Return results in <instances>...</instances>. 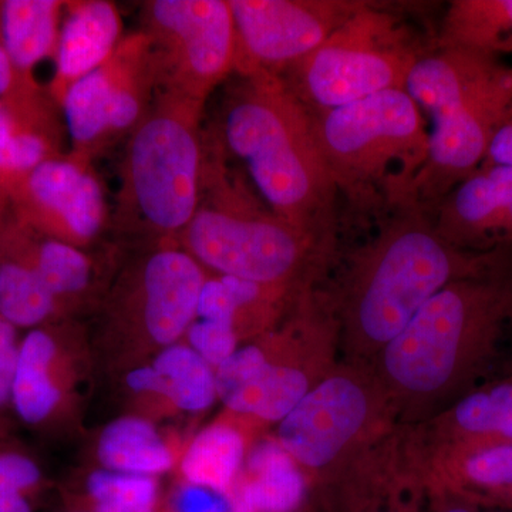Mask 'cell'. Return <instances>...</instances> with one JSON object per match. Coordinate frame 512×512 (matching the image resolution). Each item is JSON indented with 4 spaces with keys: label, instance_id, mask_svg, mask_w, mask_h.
Listing matches in <instances>:
<instances>
[{
    "label": "cell",
    "instance_id": "cell-1",
    "mask_svg": "<svg viewBox=\"0 0 512 512\" xmlns=\"http://www.w3.org/2000/svg\"><path fill=\"white\" fill-rule=\"evenodd\" d=\"M389 211L375 237L350 258L339 291L330 293L342 362L372 366L444 286L512 258V247L471 252L448 244L414 197Z\"/></svg>",
    "mask_w": 512,
    "mask_h": 512
},
{
    "label": "cell",
    "instance_id": "cell-2",
    "mask_svg": "<svg viewBox=\"0 0 512 512\" xmlns=\"http://www.w3.org/2000/svg\"><path fill=\"white\" fill-rule=\"evenodd\" d=\"M512 325V258L444 286L373 362L399 427L436 416L478 386Z\"/></svg>",
    "mask_w": 512,
    "mask_h": 512
},
{
    "label": "cell",
    "instance_id": "cell-3",
    "mask_svg": "<svg viewBox=\"0 0 512 512\" xmlns=\"http://www.w3.org/2000/svg\"><path fill=\"white\" fill-rule=\"evenodd\" d=\"M225 153L247 165L265 204L295 227L335 244L338 188L313 133L312 114L281 76H238L221 104Z\"/></svg>",
    "mask_w": 512,
    "mask_h": 512
},
{
    "label": "cell",
    "instance_id": "cell-4",
    "mask_svg": "<svg viewBox=\"0 0 512 512\" xmlns=\"http://www.w3.org/2000/svg\"><path fill=\"white\" fill-rule=\"evenodd\" d=\"M178 245L214 275L302 296L328 271L335 244L289 224L259 201L244 178L229 170L224 148L208 133L200 201Z\"/></svg>",
    "mask_w": 512,
    "mask_h": 512
},
{
    "label": "cell",
    "instance_id": "cell-5",
    "mask_svg": "<svg viewBox=\"0 0 512 512\" xmlns=\"http://www.w3.org/2000/svg\"><path fill=\"white\" fill-rule=\"evenodd\" d=\"M404 90L433 120L429 153L412 187L430 210L483 165L512 104V67L500 57L437 47L420 57Z\"/></svg>",
    "mask_w": 512,
    "mask_h": 512
},
{
    "label": "cell",
    "instance_id": "cell-6",
    "mask_svg": "<svg viewBox=\"0 0 512 512\" xmlns=\"http://www.w3.org/2000/svg\"><path fill=\"white\" fill-rule=\"evenodd\" d=\"M204 106L154 96L126 138L120 187L110 224L158 245L178 244L201 194Z\"/></svg>",
    "mask_w": 512,
    "mask_h": 512
},
{
    "label": "cell",
    "instance_id": "cell-7",
    "mask_svg": "<svg viewBox=\"0 0 512 512\" xmlns=\"http://www.w3.org/2000/svg\"><path fill=\"white\" fill-rule=\"evenodd\" d=\"M312 114L313 133L338 192L352 204L387 210L413 197L429 153L420 107L404 89L387 90Z\"/></svg>",
    "mask_w": 512,
    "mask_h": 512
},
{
    "label": "cell",
    "instance_id": "cell-8",
    "mask_svg": "<svg viewBox=\"0 0 512 512\" xmlns=\"http://www.w3.org/2000/svg\"><path fill=\"white\" fill-rule=\"evenodd\" d=\"M397 429L393 404L373 367L339 360L279 421L278 444L303 481L329 503L353 467Z\"/></svg>",
    "mask_w": 512,
    "mask_h": 512
},
{
    "label": "cell",
    "instance_id": "cell-9",
    "mask_svg": "<svg viewBox=\"0 0 512 512\" xmlns=\"http://www.w3.org/2000/svg\"><path fill=\"white\" fill-rule=\"evenodd\" d=\"M424 53L402 20L367 2L281 77L311 113H318L406 89Z\"/></svg>",
    "mask_w": 512,
    "mask_h": 512
},
{
    "label": "cell",
    "instance_id": "cell-10",
    "mask_svg": "<svg viewBox=\"0 0 512 512\" xmlns=\"http://www.w3.org/2000/svg\"><path fill=\"white\" fill-rule=\"evenodd\" d=\"M153 70L154 96L204 106L235 70L229 0H148L140 30Z\"/></svg>",
    "mask_w": 512,
    "mask_h": 512
},
{
    "label": "cell",
    "instance_id": "cell-11",
    "mask_svg": "<svg viewBox=\"0 0 512 512\" xmlns=\"http://www.w3.org/2000/svg\"><path fill=\"white\" fill-rule=\"evenodd\" d=\"M154 100V79L146 37H124L101 66L74 82L60 109L66 120L67 157L86 165L109 150L146 117Z\"/></svg>",
    "mask_w": 512,
    "mask_h": 512
},
{
    "label": "cell",
    "instance_id": "cell-12",
    "mask_svg": "<svg viewBox=\"0 0 512 512\" xmlns=\"http://www.w3.org/2000/svg\"><path fill=\"white\" fill-rule=\"evenodd\" d=\"M367 2L359 0H229L237 76H282L318 49Z\"/></svg>",
    "mask_w": 512,
    "mask_h": 512
},
{
    "label": "cell",
    "instance_id": "cell-13",
    "mask_svg": "<svg viewBox=\"0 0 512 512\" xmlns=\"http://www.w3.org/2000/svg\"><path fill=\"white\" fill-rule=\"evenodd\" d=\"M16 221L45 237L82 248L109 227L111 211L90 165L67 156L36 167L8 195Z\"/></svg>",
    "mask_w": 512,
    "mask_h": 512
},
{
    "label": "cell",
    "instance_id": "cell-14",
    "mask_svg": "<svg viewBox=\"0 0 512 512\" xmlns=\"http://www.w3.org/2000/svg\"><path fill=\"white\" fill-rule=\"evenodd\" d=\"M434 227L463 251L491 252L512 247V167L481 165L441 198Z\"/></svg>",
    "mask_w": 512,
    "mask_h": 512
},
{
    "label": "cell",
    "instance_id": "cell-15",
    "mask_svg": "<svg viewBox=\"0 0 512 512\" xmlns=\"http://www.w3.org/2000/svg\"><path fill=\"white\" fill-rule=\"evenodd\" d=\"M323 379L309 367L269 359L259 345L237 349L215 369L217 397L229 410L278 423Z\"/></svg>",
    "mask_w": 512,
    "mask_h": 512
},
{
    "label": "cell",
    "instance_id": "cell-16",
    "mask_svg": "<svg viewBox=\"0 0 512 512\" xmlns=\"http://www.w3.org/2000/svg\"><path fill=\"white\" fill-rule=\"evenodd\" d=\"M205 279L204 269L178 244L158 245L147 255L133 301L154 342L171 346L187 333L197 318Z\"/></svg>",
    "mask_w": 512,
    "mask_h": 512
},
{
    "label": "cell",
    "instance_id": "cell-17",
    "mask_svg": "<svg viewBox=\"0 0 512 512\" xmlns=\"http://www.w3.org/2000/svg\"><path fill=\"white\" fill-rule=\"evenodd\" d=\"M402 437L412 454L512 444V375L478 384L431 419L402 427Z\"/></svg>",
    "mask_w": 512,
    "mask_h": 512
},
{
    "label": "cell",
    "instance_id": "cell-18",
    "mask_svg": "<svg viewBox=\"0 0 512 512\" xmlns=\"http://www.w3.org/2000/svg\"><path fill=\"white\" fill-rule=\"evenodd\" d=\"M407 463L421 487L453 491L485 510L512 512V444L458 447L412 454Z\"/></svg>",
    "mask_w": 512,
    "mask_h": 512
},
{
    "label": "cell",
    "instance_id": "cell-19",
    "mask_svg": "<svg viewBox=\"0 0 512 512\" xmlns=\"http://www.w3.org/2000/svg\"><path fill=\"white\" fill-rule=\"evenodd\" d=\"M328 504L336 512H427L426 491L407 463L400 429L353 467Z\"/></svg>",
    "mask_w": 512,
    "mask_h": 512
},
{
    "label": "cell",
    "instance_id": "cell-20",
    "mask_svg": "<svg viewBox=\"0 0 512 512\" xmlns=\"http://www.w3.org/2000/svg\"><path fill=\"white\" fill-rule=\"evenodd\" d=\"M119 9L106 0L66 2L49 93L60 107L67 89L101 66L123 40Z\"/></svg>",
    "mask_w": 512,
    "mask_h": 512
},
{
    "label": "cell",
    "instance_id": "cell-21",
    "mask_svg": "<svg viewBox=\"0 0 512 512\" xmlns=\"http://www.w3.org/2000/svg\"><path fill=\"white\" fill-rule=\"evenodd\" d=\"M56 109L49 92L0 100V191L6 198L40 164L62 157Z\"/></svg>",
    "mask_w": 512,
    "mask_h": 512
},
{
    "label": "cell",
    "instance_id": "cell-22",
    "mask_svg": "<svg viewBox=\"0 0 512 512\" xmlns=\"http://www.w3.org/2000/svg\"><path fill=\"white\" fill-rule=\"evenodd\" d=\"M64 8L59 0H0V46L22 76L35 79L37 64L55 57Z\"/></svg>",
    "mask_w": 512,
    "mask_h": 512
},
{
    "label": "cell",
    "instance_id": "cell-23",
    "mask_svg": "<svg viewBox=\"0 0 512 512\" xmlns=\"http://www.w3.org/2000/svg\"><path fill=\"white\" fill-rule=\"evenodd\" d=\"M57 355L55 335L45 328L30 330L20 342L12 404L29 426L45 423L62 400L55 375Z\"/></svg>",
    "mask_w": 512,
    "mask_h": 512
},
{
    "label": "cell",
    "instance_id": "cell-24",
    "mask_svg": "<svg viewBox=\"0 0 512 512\" xmlns=\"http://www.w3.org/2000/svg\"><path fill=\"white\" fill-rule=\"evenodd\" d=\"M437 47L495 57L512 53V0H454L441 23Z\"/></svg>",
    "mask_w": 512,
    "mask_h": 512
},
{
    "label": "cell",
    "instance_id": "cell-25",
    "mask_svg": "<svg viewBox=\"0 0 512 512\" xmlns=\"http://www.w3.org/2000/svg\"><path fill=\"white\" fill-rule=\"evenodd\" d=\"M59 302L0 225V315L16 328L36 329L59 311Z\"/></svg>",
    "mask_w": 512,
    "mask_h": 512
},
{
    "label": "cell",
    "instance_id": "cell-26",
    "mask_svg": "<svg viewBox=\"0 0 512 512\" xmlns=\"http://www.w3.org/2000/svg\"><path fill=\"white\" fill-rule=\"evenodd\" d=\"M99 458L106 470L156 476L173 466V454L153 424L138 417L114 420L101 433Z\"/></svg>",
    "mask_w": 512,
    "mask_h": 512
},
{
    "label": "cell",
    "instance_id": "cell-27",
    "mask_svg": "<svg viewBox=\"0 0 512 512\" xmlns=\"http://www.w3.org/2000/svg\"><path fill=\"white\" fill-rule=\"evenodd\" d=\"M252 480L242 487L239 503L249 512H286L295 507L303 477L278 443L264 444L249 458Z\"/></svg>",
    "mask_w": 512,
    "mask_h": 512
},
{
    "label": "cell",
    "instance_id": "cell-28",
    "mask_svg": "<svg viewBox=\"0 0 512 512\" xmlns=\"http://www.w3.org/2000/svg\"><path fill=\"white\" fill-rule=\"evenodd\" d=\"M244 458L241 434L225 424L208 427L192 441L183 458L184 476L195 487L225 491Z\"/></svg>",
    "mask_w": 512,
    "mask_h": 512
},
{
    "label": "cell",
    "instance_id": "cell-29",
    "mask_svg": "<svg viewBox=\"0 0 512 512\" xmlns=\"http://www.w3.org/2000/svg\"><path fill=\"white\" fill-rule=\"evenodd\" d=\"M163 379L164 396L185 412H202L217 397L215 372L195 350L183 345L164 349L153 363Z\"/></svg>",
    "mask_w": 512,
    "mask_h": 512
},
{
    "label": "cell",
    "instance_id": "cell-30",
    "mask_svg": "<svg viewBox=\"0 0 512 512\" xmlns=\"http://www.w3.org/2000/svg\"><path fill=\"white\" fill-rule=\"evenodd\" d=\"M96 512H153L157 485L153 477L100 470L89 478Z\"/></svg>",
    "mask_w": 512,
    "mask_h": 512
},
{
    "label": "cell",
    "instance_id": "cell-31",
    "mask_svg": "<svg viewBox=\"0 0 512 512\" xmlns=\"http://www.w3.org/2000/svg\"><path fill=\"white\" fill-rule=\"evenodd\" d=\"M39 464L18 450H0V512H33V497L42 487Z\"/></svg>",
    "mask_w": 512,
    "mask_h": 512
},
{
    "label": "cell",
    "instance_id": "cell-32",
    "mask_svg": "<svg viewBox=\"0 0 512 512\" xmlns=\"http://www.w3.org/2000/svg\"><path fill=\"white\" fill-rule=\"evenodd\" d=\"M188 342L212 367L217 369L237 352L238 335L234 326L215 320L195 318L187 330Z\"/></svg>",
    "mask_w": 512,
    "mask_h": 512
},
{
    "label": "cell",
    "instance_id": "cell-33",
    "mask_svg": "<svg viewBox=\"0 0 512 512\" xmlns=\"http://www.w3.org/2000/svg\"><path fill=\"white\" fill-rule=\"evenodd\" d=\"M16 330V326L0 315V409L12 403L20 346Z\"/></svg>",
    "mask_w": 512,
    "mask_h": 512
},
{
    "label": "cell",
    "instance_id": "cell-34",
    "mask_svg": "<svg viewBox=\"0 0 512 512\" xmlns=\"http://www.w3.org/2000/svg\"><path fill=\"white\" fill-rule=\"evenodd\" d=\"M35 79L22 76L0 46V100L32 99L46 94Z\"/></svg>",
    "mask_w": 512,
    "mask_h": 512
},
{
    "label": "cell",
    "instance_id": "cell-35",
    "mask_svg": "<svg viewBox=\"0 0 512 512\" xmlns=\"http://www.w3.org/2000/svg\"><path fill=\"white\" fill-rule=\"evenodd\" d=\"M483 165L512 167V104L501 120L500 126L495 130Z\"/></svg>",
    "mask_w": 512,
    "mask_h": 512
},
{
    "label": "cell",
    "instance_id": "cell-36",
    "mask_svg": "<svg viewBox=\"0 0 512 512\" xmlns=\"http://www.w3.org/2000/svg\"><path fill=\"white\" fill-rule=\"evenodd\" d=\"M427 512H487L480 505L471 503L453 491L441 487L424 488Z\"/></svg>",
    "mask_w": 512,
    "mask_h": 512
},
{
    "label": "cell",
    "instance_id": "cell-37",
    "mask_svg": "<svg viewBox=\"0 0 512 512\" xmlns=\"http://www.w3.org/2000/svg\"><path fill=\"white\" fill-rule=\"evenodd\" d=\"M127 383L134 392L156 393L164 396V384L153 366L140 367L127 376Z\"/></svg>",
    "mask_w": 512,
    "mask_h": 512
},
{
    "label": "cell",
    "instance_id": "cell-38",
    "mask_svg": "<svg viewBox=\"0 0 512 512\" xmlns=\"http://www.w3.org/2000/svg\"><path fill=\"white\" fill-rule=\"evenodd\" d=\"M8 210H9L8 198H6L5 195L2 194V191H0V214H3V212H6Z\"/></svg>",
    "mask_w": 512,
    "mask_h": 512
},
{
    "label": "cell",
    "instance_id": "cell-39",
    "mask_svg": "<svg viewBox=\"0 0 512 512\" xmlns=\"http://www.w3.org/2000/svg\"><path fill=\"white\" fill-rule=\"evenodd\" d=\"M8 211L3 212V214H0V225H2L3 218H5V215L8 214Z\"/></svg>",
    "mask_w": 512,
    "mask_h": 512
}]
</instances>
